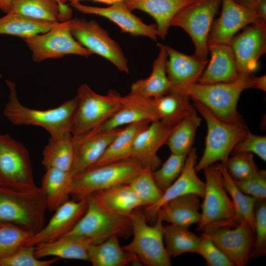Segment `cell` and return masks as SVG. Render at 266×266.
<instances>
[{"label": "cell", "instance_id": "cell-1", "mask_svg": "<svg viewBox=\"0 0 266 266\" xmlns=\"http://www.w3.org/2000/svg\"><path fill=\"white\" fill-rule=\"evenodd\" d=\"M253 76L252 73L240 74L236 80L231 82L208 84L197 82L176 91L201 102L220 120L238 123L242 121L236 110L237 102L243 91L252 88Z\"/></svg>", "mask_w": 266, "mask_h": 266}, {"label": "cell", "instance_id": "cell-2", "mask_svg": "<svg viewBox=\"0 0 266 266\" xmlns=\"http://www.w3.org/2000/svg\"><path fill=\"white\" fill-rule=\"evenodd\" d=\"M8 100L4 108L5 117L16 125H33L46 130L51 137H56L69 131L70 121L77 105L76 97L57 107L47 110L28 108L18 98L16 84L6 80Z\"/></svg>", "mask_w": 266, "mask_h": 266}, {"label": "cell", "instance_id": "cell-3", "mask_svg": "<svg viewBox=\"0 0 266 266\" xmlns=\"http://www.w3.org/2000/svg\"><path fill=\"white\" fill-rule=\"evenodd\" d=\"M47 209L41 187L26 191L0 187V222L14 225L33 234L44 227Z\"/></svg>", "mask_w": 266, "mask_h": 266}, {"label": "cell", "instance_id": "cell-4", "mask_svg": "<svg viewBox=\"0 0 266 266\" xmlns=\"http://www.w3.org/2000/svg\"><path fill=\"white\" fill-rule=\"evenodd\" d=\"M193 100V106L204 118L207 126L204 151L195 166L197 172L217 161L225 165L230 154L244 138L248 129L243 122L229 123L220 120L201 102Z\"/></svg>", "mask_w": 266, "mask_h": 266}, {"label": "cell", "instance_id": "cell-5", "mask_svg": "<svg viewBox=\"0 0 266 266\" xmlns=\"http://www.w3.org/2000/svg\"><path fill=\"white\" fill-rule=\"evenodd\" d=\"M203 170L205 191L197 231L206 233L224 227L236 226L238 224L234 208L224 187L221 171L216 164L211 165Z\"/></svg>", "mask_w": 266, "mask_h": 266}, {"label": "cell", "instance_id": "cell-6", "mask_svg": "<svg viewBox=\"0 0 266 266\" xmlns=\"http://www.w3.org/2000/svg\"><path fill=\"white\" fill-rule=\"evenodd\" d=\"M77 105L69 131L73 136L84 134L97 128L113 115L122 105V96L109 90L106 95L95 92L86 84L78 88Z\"/></svg>", "mask_w": 266, "mask_h": 266}, {"label": "cell", "instance_id": "cell-7", "mask_svg": "<svg viewBox=\"0 0 266 266\" xmlns=\"http://www.w3.org/2000/svg\"><path fill=\"white\" fill-rule=\"evenodd\" d=\"M143 168L132 158L90 168L72 175L70 195L79 199L100 190L129 184Z\"/></svg>", "mask_w": 266, "mask_h": 266}, {"label": "cell", "instance_id": "cell-8", "mask_svg": "<svg viewBox=\"0 0 266 266\" xmlns=\"http://www.w3.org/2000/svg\"><path fill=\"white\" fill-rule=\"evenodd\" d=\"M133 238L122 246L125 251L135 255L148 266H170V257L164 243L163 219L158 212L154 225L149 226L142 212L137 208L131 216Z\"/></svg>", "mask_w": 266, "mask_h": 266}, {"label": "cell", "instance_id": "cell-9", "mask_svg": "<svg viewBox=\"0 0 266 266\" xmlns=\"http://www.w3.org/2000/svg\"><path fill=\"white\" fill-rule=\"evenodd\" d=\"M0 187L20 191L37 187L27 149L7 134H0Z\"/></svg>", "mask_w": 266, "mask_h": 266}, {"label": "cell", "instance_id": "cell-10", "mask_svg": "<svg viewBox=\"0 0 266 266\" xmlns=\"http://www.w3.org/2000/svg\"><path fill=\"white\" fill-rule=\"evenodd\" d=\"M221 2L198 0L182 9L171 22V26L179 27L188 33L195 47L194 55L203 61H208V35Z\"/></svg>", "mask_w": 266, "mask_h": 266}, {"label": "cell", "instance_id": "cell-11", "mask_svg": "<svg viewBox=\"0 0 266 266\" xmlns=\"http://www.w3.org/2000/svg\"><path fill=\"white\" fill-rule=\"evenodd\" d=\"M86 199L88 207L86 212L65 235L86 237L90 238L93 244H98L113 235L126 237L132 232L131 217L103 210L93 200L87 197Z\"/></svg>", "mask_w": 266, "mask_h": 266}, {"label": "cell", "instance_id": "cell-12", "mask_svg": "<svg viewBox=\"0 0 266 266\" xmlns=\"http://www.w3.org/2000/svg\"><path fill=\"white\" fill-rule=\"evenodd\" d=\"M69 22L72 35L82 46L108 60L119 71L129 73L128 60L120 46L98 22L77 17Z\"/></svg>", "mask_w": 266, "mask_h": 266}, {"label": "cell", "instance_id": "cell-13", "mask_svg": "<svg viewBox=\"0 0 266 266\" xmlns=\"http://www.w3.org/2000/svg\"><path fill=\"white\" fill-rule=\"evenodd\" d=\"M32 52V59L40 62L73 54L89 57L92 53L82 46L70 32L69 20L60 22L48 32L24 39Z\"/></svg>", "mask_w": 266, "mask_h": 266}, {"label": "cell", "instance_id": "cell-14", "mask_svg": "<svg viewBox=\"0 0 266 266\" xmlns=\"http://www.w3.org/2000/svg\"><path fill=\"white\" fill-rule=\"evenodd\" d=\"M200 235L211 240L235 266H245L250 260L255 233L246 220L234 227H224Z\"/></svg>", "mask_w": 266, "mask_h": 266}, {"label": "cell", "instance_id": "cell-15", "mask_svg": "<svg viewBox=\"0 0 266 266\" xmlns=\"http://www.w3.org/2000/svg\"><path fill=\"white\" fill-rule=\"evenodd\" d=\"M233 51L239 74L252 73L260 57L266 52V22L259 20L232 40Z\"/></svg>", "mask_w": 266, "mask_h": 266}, {"label": "cell", "instance_id": "cell-16", "mask_svg": "<svg viewBox=\"0 0 266 266\" xmlns=\"http://www.w3.org/2000/svg\"><path fill=\"white\" fill-rule=\"evenodd\" d=\"M221 1L222 12L220 17L213 22L208 35V45H230L238 31L260 20L250 8L245 5L233 0Z\"/></svg>", "mask_w": 266, "mask_h": 266}, {"label": "cell", "instance_id": "cell-17", "mask_svg": "<svg viewBox=\"0 0 266 266\" xmlns=\"http://www.w3.org/2000/svg\"><path fill=\"white\" fill-rule=\"evenodd\" d=\"M87 207L86 198L66 201L55 210L48 224L38 233L30 236L24 245H35L51 242L64 236L82 217Z\"/></svg>", "mask_w": 266, "mask_h": 266}, {"label": "cell", "instance_id": "cell-18", "mask_svg": "<svg viewBox=\"0 0 266 266\" xmlns=\"http://www.w3.org/2000/svg\"><path fill=\"white\" fill-rule=\"evenodd\" d=\"M71 6L83 14H95L104 17L115 23L122 33L132 36H144L157 41L156 25H147L132 13L124 1L115 3L107 7L85 5L79 2L71 3Z\"/></svg>", "mask_w": 266, "mask_h": 266}, {"label": "cell", "instance_id": "cell-19", "mask_svg": "<svg viewBox=\"0 0 266 266\" xmlns=\"http://www.w3.org/2000/svg\"><path fill=\"white\" fill-rule=\"evenodd\" d=\"M121 129L102 132L95 128L84 134L73 136L74 158L70 174L80 173L93 166Z\"/></svg>", "mask_w": 266, "mask_h": 266}, {"label": "cell", "instance_id": "cell-20", "mask_svg": "<svg viewBox=\"0 0 266 266\" xmlns=\"http://www.w3.org/2000/svg\"><path fill=\"white\" fill-rule=\"evenodd\" d=\"M197 151L192 147L188 153L183 169L178 177L165 191L155 203L146 206L143 212L146 221L156 219L157 212L165 203L170 200L188 194H195L203 198L205 183L200 179L195 170Z\"/></svg>", "mask_w": 266, "mask_h": 266}, {"label": "cell", "instance_id": "cell-21", "mask_svg": "<svg viewBox=\"0 0 266 266\" xmlns=\"http://www.w3.org/2000/svg\"><path fill=\"white\" fill-rule=\"evenodd\" d=\"M173 128L164 125L160 121L151 122L136 136L132 148V158L143 168L153 171L160 166L161 160L157 155L159 149L166 143Z\"/></svg>", "mask_w": 266, "mask_h": 266}, {"label": "cell", "instance_id": "cell-22", "mask_svg": "<svg viewBox=\"0 0 266 266\" xmlns=\"http://www.w3.org/2000/svg\"><path fill=\"white\" fill-rule=\"evenodd\" d=\"M167 53L166 63L167 76L171 83V92L198 82L208 61H203L194 55L185 54L165 45Z\"/></svg>", "mask_w": 266, "mask_h": 266}, {"label": "cell", "instance_id": "cell-23", "mask_svg": "<svg viewBox=\"0 0 266 266\" xmlns=\"http://www.w3.org/2000/svg\"><path fill=\"white\" fill-rule=\"evenodd\" d=\"M211 58L198 83L213 84L231 82L236 80L240 74L230 45L212 44L208 45Z\"/></svg>", "mask_w": 266, "mask_h": 266}, {"label": "cell", "instance_id": "cell-24", "mask_svg": "<svg viewBox=\"0 0 266 266\" xmlns=\"http://www.w3.org/2000/svg\"><path fill=\"white\" fill-rule=\"evenodd\" d=\"M145 120H159L149 99L128 94L122 96L120 108L97 128L100 131L109 132L124 125Z\"/></svg>", "mask_w": 266, "mask_h": 266}, {"label": "cell", "instance_id": "cell-25", "mask_svg": "<svg viewBox=\"0 0 266 266\" xmlns=\"http://www.w3.org/2000/svg\"><path fill=\"white\" fill-rule=\"evenodd\" d=\"M87 197L103 210L129 217H131L134 210L143 206L137 195L129 184L100 190Z\"/></svg>", "mask_w": 266, "mask_h": 266}, {"label": "cell", "instance_id": "cell-26", "mask_svg": "<svg viewBox=\"0 0 266 266\" xmlns=\"http://www.w3.org/2000/svg\"><path fill=\"white\" fill-rule=\"evenodd\" d=\"M198 0H126L131 10L138 9L150 15L156 22L158 36L164 39L175 16L184 7Z\"/></svg>", "mask_w": 266, "mask_h": 266}, {"label": "cell", "instance_id": "cell-27", "mask_svg": "<svg viewBox=\"0 0 266 266\" xmlns=\"http://www.w3.org/2000/svg\"><path fill=\"white\" fill-rule=\"evenodd\" d=\"M160 48L158 57L153 63L150 76L139 79L131 86L129 95L145 99L155 98L171 91V83L167 76L166 63L167 53L165 45L158 43Z\"/></svg>", "mask_w": 266, "mask_h": 266}, {"label": "cell", "instance_id": "cell-28", "mask_svg": "<svg viewBox=\"0 0 266 266\" xmlns=\"http://www.w3.org/2000/svg\"><path fill=\"white\" fill-rule=\"evenodd\" d=\"M91 244V240L86 237L65 235L51 242L36 244L34 254L38 259L52 256L89 261L88 251Z\"/></svg>", "mask_w": 266, "mask_h": 266}, {"label": "cell", "instance_id": "cell-29", "mask_svg": "<svg viewBox=\"0 0 266 266\" xmlns=\"http://www.w3.org/2000/svg\"><path fill=\"white\" fill-rule=\"evenodd\" d=\"M190 99L184 93L174 91L149 100L158 120L166 126L173 128L195 110Z\"/></svg>", "mask_w": 266, "mask_h": 266}, {"label": "cell", "instance_id": "cell-30", "mask_svg": "<svg viewBox=\"0 0 266 266\" xmlns=\"http://www.w3.org/2000/svg\"><path fill=\"white\" fill-rule=\"evenodd\" d=\"M200 198L195 194L179 196L165 203L158 212L163 221L189 228L200 221Z\"/></svg>", "mask_w": 266, "mask_h": 266}, {"label": "cell", "instance_id": "cell-31", "mask_svg": "<svg viewBox=\"0 0 266 266\" xmlns=\"http://www.w3.org/2000/svg\"><path fill=\"white\" fill-rule=\"evenodd\" d=\"M9 12L53 22L68 21L72 15L69 7L61 6L57 0H12Z\"/></svg>", "mask_w": 266, "mask_h": 266}, {"label": "cell", "instance_id": "cell-32", "mask_svg": "<svg viewBox=\"0 0 266 266\" xmlns=\"http://www.w3.org/2000/svg\"><path fill=\"white\" fill-rule=\"evenodd\" d=\"M151 122L147 120L142 121L122 128L100 159L90 168L131 158L133 145L136 136Z\"/></svg>", "mask_w": 266, "mask_h": 266}, {"label": "cell", "instance_id": "cell-33", "mask_svg": "<svg viewBox=\"0 0 266 266\" xmlns=\"http://www.w3.org/2000/svg\"><path fill=\"white\" fill-rule=\"evenodd\" d=\"M74 158L73 137L69 131L50 137L43 151L42 164L45 169L54 168L70 172Z\"/></svg>", "mask_w": 266, "mask_h": 266}, {"label": "cell", "instance_id": "cell-34", "mask_svg": "<svg viewBox=\"0 0 266 266\" xmlns=\"http://www.w3.org/2000/svg\"><path fill=\"white\" fill-rule=\"evenodd\" d=\"M88 255L93 266H124L131 262H139L135 255L123 249L117 235L98 244H91Z\"/></svg>", "mask_w": 266, "mask_h": 266}, {"label": "cell", "instance_id": "cell-35", "mask_svg": "<svg viewBox=\"0 0 266 266\" xmlns=\"http://www.w3.org/2000/svg\"><path fill=\"white\" fill-rule=\"evenodd\" d=\"M41 188L45 195L47 209L55 211L68 200L70 195L72 175L54 168L45 169Z\"/></svg>", "mask_w": 266, "mask_h": 266}, {"label": "cell", "instance_id": "cell-36", "mask_svg": "<svg viewBox=\"0 0 266 266\" xmlns=\"http://www.w3.org/2000/svg\"><path fill=\"white\" fill-rule=\"evenodd\" d=\"M59 23L33 19L19 13L9 12L0 18V34L17 36L24 39L46 33Z\"/></svg>", "mask_w": 266, "mask_h": 266}, {"label": "cell", "instance_id": "cell-37", "mask_svg": "<svg viewBox=\"0 0 266 266\" xmlns=\"http://www.w3.org/2000/svg\"><path fill=\"white\" fill-rule=\"evenodd\" d=\"M163 238L168 255L173 258L186 253H198L202 239L188 227L172 224L163 227Z\"/></svg>", "mask_w": 266, "mask_h": 266}, {"label": "cell", "instance_id": "cell-38", "mask_svg": "<svg viewBox=\"0 0 266 266\" xmlns=\"http://www.w3.org/2000/svg\"><path fill=\"white\" fill-rule=\"evenodd\" d=\"M221 172L224 187L231 197L238 224L243 220L247 221L254 229V208L257 200L241 192L235 185L233 180L228 173L223 164L217 163Z\"/></svg>", "mask_w": 266, "mask_h": 266}, {"label": "cell", "instance_id": "cell-39", "mask_svg": "<svg viewBox=\"0 0 266 266\" xmlns=\"http://www.w3.org/2000/svg\"><path fill=\"white\" fill-rule=\"evenodd\" d=\"M200 122L195 109L173 127L166 143L171 153L188 154L192 147Z\"/></svg>", "mask_w": 266, "mask_h": 266}, {"label": "cell", "instance_id": "cell-40", "mask_svg": "<svg viewBox=\"0 0 266 266\" xmlns=\"http://www.w3.org/2000/svg\"><path fill=\"white\" fill-rule=\"evenodd\" d=\"M152 172L149 168H143L129 184L137 195L143 206L156 203L164 193L156 184Z\"/></svg>", "mask_w": 266, "mask_h": 266}, {"label": "cell", "instance_id": "cell-41", "mask_svg": "<svg viewBox=\"0 0 266 266\" xmlns=\"http://www.w3.org/2000/svg\"><path fill=\"white\" fill-rule=\"evenodd\" d=\"M187 154L171 153L160 169L152 172L154 181L162 191L166 190L180 175Z\"/></svg>", "mask_w": 266, "mask_h": 266}, {"label": "cell", "instance_id": "cell-42", "mask_svg": "<svg viewBox=\"0 0 266 266\" xmlns=\"http://www.w3.org/2000/svg\"><path fill=\"white\" fill-rule=\"evenodd\" d=\"M33 234L9 223L0 227V257L9 256L17 251Z\"/></svg>", "mask_w": 266, "mask_h": 266}, {"label": "cell", "instance_id": "cell-43", "mask_svg": "<svg viewBox=\"0 0 266 266\" xmlns=\"http://www.w3.org/2000/svg\"><path fill=\"white\" fill-rule=\"evenodd\" d=\"M34 245H24L12 254L0 257V266H49L58 262L55 257L48 260H40L34 254Z\"/></svg>", "mask_w": 266, "mask_h": 266}, {"label": "cell", "instance_id": "cell-44", "mask_svg": "<svg viewBox=\"0 0 266 266\" xmlns=\"http://www.w3.org/2000/svg\"><path fill=\"white\" fill-rule=\"evenodd\" d=\"M225 166L230 176L235 181L247 179L259 169L251 153L234 154L228 158Z\"/></svg>", "mask_w": 266, "mask_h": 266}, {"label": "cell", "instance_id": "cell-45", "mask_svg": "<svg viewBox=\"0 0 266 266\" xmlns=\"http://www.w3.org/2000/svg\"><path fill=\"white\" fill-rule=\"evenodd\" d=\"M255 240L250 259L266 253V201L257 200L254 208Z\"/></svg>", "mask_w": 266, "mask_h": 266}, {"label": "cell", "instance_id": "cell-46", "mask_svg": "<svg viewBox=\"0 0 266 266\" xmlns=\"http://www.w3.org/2000/svg\"><path fill=\"white\" fill-rule=\"evenodd\" d=\"M236 186L243 193L255 198L258 200L266 198V171L259 169L247 179L235 181Z\"/></svg>", "mask_w": 266, "mask_h": 266}, {"label": "cell", "instance_id": "cell-47", "mask_svg": "<svg viewBox=\"0 0 266 266\" xmlns=\"http://www.w3.org/2000/svg\"><path fill=\"white\" fill-rule=\"evenodd\" d=\"M198 253L208 266H234V263L211 240L202 237Z\"/></svg>", "mask_w": 266, "mask_h": 266}, {"label": "cell", "instance_id": "cell-48", "mask_svg": "<svg viewBox=\"0 0 266 266\" xmlns=\"http://www.w3.org/2000/svg\"><path fill=\"white\" fill-rule=\"evenodd\" d=\"M232 152L253 153L266 161V137L252 133L249 130L244 138L233 148Z\"/></svg>", "mask_w": 266, "mask_h": 266}, {"label": "cell", "instance_id": "cell-49", "mask_svg": "<svg viewBox=\"0 0 266 266\" xmlns=\"http://www.w3.org/2000/svg\"><path fill=\"white\" fill-rule=\"evenodd\" d=\"M243 5L250 8L259 20L266 22V0H253Z\"/></svg>", "mask_w": 266, "mask_h": 266}, {"label": "cell", "instance_id": "cell-50", "mask_svg": "<svg viewBox=\"0 0 266 266\" xmlns=\"http://www.w3.org/2000/svg\"><path fill=\"white\" fill-rule=\"evenodd\" d=\"M252 88H256L263 91H266V76L264 75L263 76L256 77L253 76L252 79Z\"/></svg>", "mask_w": 266, "mask_h": 266}, {"label": "cell", "instance_id": "cell-51", "mask_svg": "<svg viewBox=\"0 0 266 266\" xmlns=\"http://www.w3.org/2000/svg\"><path fill=\"white\" fill-rule=\"evenodd\" d=\"M12 0H0V9L6 14L10 11Z\"/></svg>", "mask_w": 266, "mask_h": 266}, {"label": "cell", "instance_id": "cell-52", "mask_svg": "<svg viewBox=\"0 0 266 266\" xmlns=\"http://www.w3.org/2000/svg\"><path fill=\"white\" fill-rule=\"evenodd\" d=\"M67 0L70 2V3H74V2H80V1H82V0ZM92 0L95 2H101V3H103L111 5L115 3L120 2V1H123L126 0Z\"/></svg>", "mask_w": 266, "mask_h": 266}, {"label": "cell", "instance_id": "cell-53", "mask_svg": "<svg viewBox=\"0 0 266 266\" xmlns=\"http://www.w3.org/2000/svg\"><path fill=\"white\" fill-rule=\"evenodd\" d=\"M234 1H236V2H238L241 4L242 5H246L253 0H233Z\"/></svg>", "mask_w": 266, "mask_h": 266}, {"label": "cell", "instance_id": "cell-54", "mask_svg": "<svg viewBox=\"0 0 266 266\" xmlns=\"http://www.w3.org/2000/svg\"><path fill=\"white\" fill-rule=\"evenodd\" d=\"M59 4L63 6L66 5V3L67 0H57Z\"/></svg>", "mask_w": 266, "mask_h": 266}, {"label": "cell", "instance_id": "cell-55", "mask_svg": "<svg viewBox=\"0 0 266 266\" xmlns=\"http://www.w3.org/2000/svg\"><path fill=\"white\" fill-rule=\"evenodd\" d=\"M7 223L0 222V227L5 226Z\"/></svg>", "mask_w": 266, "mask_h": 266}]
</instances>
